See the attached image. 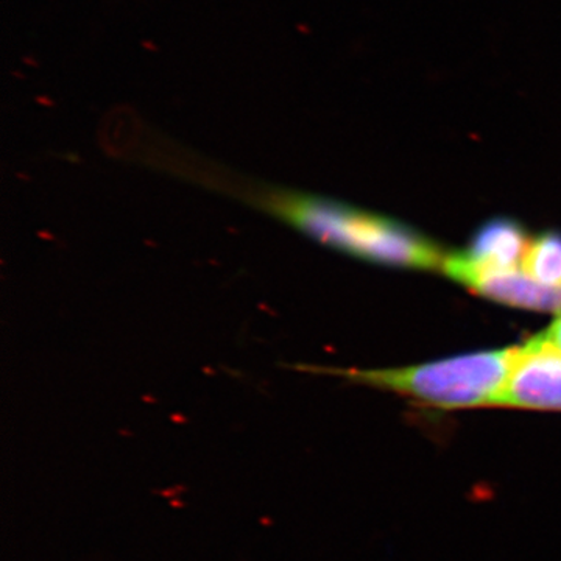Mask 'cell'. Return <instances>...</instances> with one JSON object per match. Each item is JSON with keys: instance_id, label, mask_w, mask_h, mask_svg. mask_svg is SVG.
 Segmentation results:
<instances>
[{"instance_id": "3", "label": "cell", "mask_w": 561, "mask_h": 561, "mask_svg": "<svg viewBox=\"0 0 561 561\" xmlns=\"http://www.w3.org/2000/svg\"><path fill=\"white\" fill-rule=\"evenodd\" d=\"M442 272L489 300L538 312L561 313V287L545 286L518 268L479 264L468 253L446 254Z\"/></svg>"}, {"instance_id": "4", "label": "cell", "mask_w": 561, "mask_h": 561, "mask_svg": "<svg viewBox=\"0 0 561 561\" xmlns=\"http://www.w3.org/2000/svg\"><path fill=\"white\" fill-rule=\"evenodd\" d=\"M494 408L561 412V354L542 334L524 343L522 356Z\"/></svg>"}, {"instance_id": "5", "label": "cell", "mask_w": 561, "mask_h": 561, "mask_svg": "<svg viewBox=\"0 0 561 561\" xmlns=\"http://www.w3.org/2000/svg\"><path fill=\"white\" fill-rule=\"evenodd\" d=\"M529 239L522 225L507 219H496L483 225L472 239L468 254L482 265L496 268H516L523 264L529 249Z\"/></svg>"}, {"instance_id": "2", "label": "cell", "mask_w": 561, "mask_h": 561, "mask_svg": "<svg viewBox=\"0 0 561 561\" xmlns=\"http://www.w3.org/2000/svg\"><path fill=\"white\" fill-rule=\"evenodd\" d=\"M522 351L523 345L508 346L427 364L375 370L317 367L308 370L331 373L362 386L401 394L437 411L454 412L494 408V401L511 378Z\"/></svg>"}, {"instance_id": "1", "label": "cell", "mask_w": 561, "mask_h": 561, "mask_svg": "<svg viewBox=\"0 0 561 561\" xmlns=\"http://www.w3.org/2000/svg\"><path fill=\"white\" fill-rule=\"evenodd\" d=\"M238 187L243 201L331 249L375 264L442 272L445 251L400 221L308 192Z\"/></svg>"}, {"instance_id": "7", "label": "cell", "mask_w": 561, "mask_h": 561, "mask_svg": "<svg viewBox=\"0 0 561 561\" xmlns=\"http://www.w3.org/2000/svg\"><path fill=\"white\" fill-rule=\"evenodd\" d=\"M541 334L542 337H545V341L561 354V313L559 319L553 321L551 327H549L545 332H541Z\"/></svg>"}, {"instance_id": "6", "label": "cell", "mask_w": 561, "mask_h": 561, "mask_svg": "<svg viewBox=\"0 0 561 561\" xmlns=\"http://www.w3.org/2000/svg\"><path fill=\"white\" fill-rule=\"evenodd\" d=\"M522 265L538 283L561 287V234L546 232L530 241Z\"/></svg>"}]
</instances>
